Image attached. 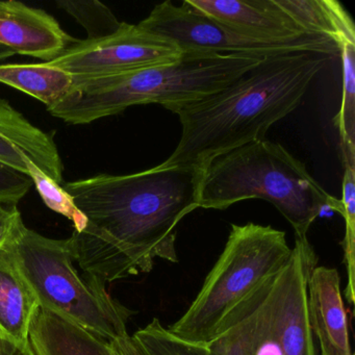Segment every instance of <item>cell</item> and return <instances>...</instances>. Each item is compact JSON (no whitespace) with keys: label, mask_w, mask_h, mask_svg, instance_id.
Segmentation results:
<instances>
[{"label":"cell","mask_w":355,"mask_h":355,"mask_svg":"<svg viewBox=\"0 0 355 355\" xmlns=\"http://www.w3.org/2000/svg\"><path fill=\"white\" fill-rule=\"evenodd\" d=\"M0 355H36L32 344L22 345L11 338L0 336Z\"/></svg>","instance_id":"obj_25"},{"label":"cell","mask_w":355,"mask_h":355,"mask_svg":"<svg viewBox=\"0 0 355 355\" xmlns=\"http://www.w3.org/2000/svg\"><path fill=\"white\" fill-rule=\"evenodd\" d=\"M138 26L170 41L182 51L248 55L259 59L299 51L332 58L340 55L338 45L326 37L313 35L294 40L257 38L216 21L184 1L182 6L171 1L155 6Z\"/></svg>","instance_id":"obj_8"},{"label":"cell","mask_w":355,"mask_h":355,"mask_svg":"<svg viewBox=\"0 0 355 355\" xmlns=\"http://www.w3.org/2000/svg\"><path fill=\"white\" fill-rule=\"evenodd\" d=\"M263 59L184 51L178 61L113 76H74L73 86L47 109L66 123L80 125L122 113L132 105L164 107L217 92Z\"/></svg>","instance_id":"obj_3"},{"label":"cell","mask_w":355,"mask_h":355,"mask_svg":"<svg viewBox=\"0 0 355 355\" xmlns=\"http://www.w3.org/2000/svg\"><path fill=\"white\" fill-rule=\"evenodd\" d=\"M286 232L272 226L232 224L219 259L186 313L168 329L207 345L230 315L290 259Z\"/></svg>","instance_id":"obj_7"},{"label":"cell","mask_w":355,"mask_h":355,"mask_svg":"<svg viewBox=\"0 0 355 355\" xmlns=\"http://www.w3.org/2000/svg\"><path fill=\"white\" fill-rule=\"evenodd\" d=\"M33 184L28 174L0 162V202L18 205Z\"/></svg>","instance_id":"obj_22"},{"label":"cell","mask_w":355,"mask_h":355,"mask_svg":"<svg viewBox=\"0 0 355 355\" xmlns=\"http://www.w3.org/2000/svg\"><path fill=\"white\" fill-rule=\"evenodd\" d=\"M307 313L321 355H353L336 268L315 266L307 282Z\"/></svg>","instance_id":"obj_12"},{"label":"cell","mask_w":355,"mask_h":355,"mask_svg":"<svg viewBox=\"0 0 355 355\" xmlns=\"http://www.w3.org/2000/svg\"><path fill=\"white\" fill-rule=\"evenodd\" d=\"M76 41L43 10L15 0L0 1V46L14 55H31L49 63Z\"/></svg>","instance_id":"obj_10"},{"label":"cell","mask_w":355,"mask_h":355,"mask_svg":"<svg viewBox=\"0 0 355 355\" xmlns=\"http://www.w3.org/2000/svg\"><path fill=\"white\" fill-rule=\"evenodd\" d=\"M12 55H14V53L11 51L5 49V47L0 46V61L8 59V58L12 57Z\"/></svg>","instance_id":"obj_26"},{"label":"cell","mask_w":355,"mask_h":355,"mask_svg":"<svg viewBox=\"0 0 355 355\" xmlns=\"http://www.w3.org/2000/svg\"><path fill=\"white\" fill-rule=\"evenodd\" d=\"M26 172L32 178L41 198L45 205L55 213L68 218L73 223L76 232H82L87 226V218L78 209L73 198L65 189L51 180L38 166L30 159H26Z\"/></svg>","instance_id":"obj_20"},{"label":"cell","mask_w":355,"mask_h":355,"mask_svg":"<svg viewBox=\"0 0 355 355\" xmlns=\"http://www.w3.org/2000/svg\"><path fill=\"white\" fill-rule=\"evenodd\" d=\"M343 66V93L340 109L334 123L340 139L345 167L355 168V39L340 43Z\"/></svg>","instance_id":"obj_17"},{"label":"cell","mask_w":355,"mask_h":355,"mask_svg":"<svg viewBox=\"0 0 355 355\" xmlns=\"http://www.w3.org/2000/svg\"><path fill=\"white\" fill-rule=\"evenodd\" d=\"M276 3L307 34L326 37L338 46L355 39L354 24L336 0H276Z\"/></svg>","instance_id":"obj_15"},{"label":"cell","mask_w":355,"mask_h":355,"mask_svg":"<svg viewBox=\"0 0 355 355\" xmlns=\"http://www.w3.org/2000/svg\"><path fill=\"white\" fill-rule=\"evenodd\" d=\"M342 209L340 214L345 220L344 240L340 242L344 251L347 270V286L343 291L349 304H354L355 295V168L345 167L343 176Z\"/></svg>","instance_id":"obj_19"},{"label":"cell","mask_w":355,"mask_h":355,"mask_svg":"<svg viewBox=\"0 0 355 355\" xmlns=\"http://www.w3.org/2000/svg\"><path fill=\"white\" fill-rule=\"evenodd\" d=\"M110 355H143L130 334L110 343Z\"/></svg>","instance_id":"obj_24"},{"label":"cell","mask_w":355,"mask_h":355,"mask_svg":"<svg viewBox=\"0 0 355 355\" xmlns=\"http://www.w3.org/2000/svg\"><path fill=\"white\" fill-rule=\"evenodd\" d=\"M22 221L21 214L16 203L0 202V249L11 241Z\"/></svg>","instance_id":"obj_23"},{"label":"cell","mask_w":355,"mask_h":355,"mask_svg":"<svg viewBox=\"0 0 355 355\" xmlns=\"http://www.w3.org/2000/svg\"><path fill=\"white\" fill-rule=\"evenodd\" d=\"M10 243L16 266L41 309L109 343L128 334V320L136 311L113 298L105 284L78 273L71 238H47L22 221Z\"/></svg>","instance_id":"obj_6"},{"label":"cell","mask_w":355,"mask_h":355,"mask_svg":"<svg viewBox=\"0 0 355 355\" xmlns=\"http://www.w3.org/2000/svg\"><path fill=\"white\" fill-rule=\"evenodd\" d=\"M26 159L58 184L63 182V164L53 139L0 98V162L28 174Z\"/></svg>","instance_id":"obj_13"},{"label":"cell","mask_w":355,"mask_h":355,"mask_svg":"<svg viewBox=\"0 0 355 355\" xmlns=\"http://www.w3.org/2000/svg\"><path fill=\"white\" fill-rule=\"evenodd\" d=\"M74 76L69 72L42 64L0 65V83L31 95L46 105H57L73 86Z\"/></svg>","instance_id":"obj_16"},{"label":"cell","mask_w":355,"mask_h":355,"mask_svg":"<svg viewBox=\"0 0 355 355\" xmlns=\"http://www.w3.org/2000/svg\"><path fill=\"white\" fill-rule=\"evenodd\" d=\"M39 309L38 299L20 274L9 242L0 249V331L14 342L31 344V327Z\"/></svg>","instance_id":"obj_14"},{"label":"cell","mask_w":355,"mask_h":355,"mask_svg":"<svg viewBox=\"0 0 355 355\" xmlns=\"http://www.w3.org/2000/svg\"><path fill=\"white\" fill-rule=\"evenodd\" d=\"M318 257L295 239L286 265L266 280L207 345L211 355H318L307 313V282Z\"/></svg>","instance_id":"obj_5"},{"label":"cell","mask_w":355,"mask_h":355,"mask_svg":"<svg viewBox=\"0 0 355 355\" xmlns=\"http://www.w3.org/2000/svg\"><path fill=\"white\" fill-rule=\"evenodd\" d=\"M132 338L143 355H211L207 345L178 338L157 318L137 330Z\"/></svg>","instance_id":"obj_18"},{"label":"cell","mask_w":355,"mask_h":355,"mask_svg":"<svg viewBox=\"0 0 355 355\" xmlns=\"http://www.w3.org/2000/svg\"><path fill=\"white\" fill-rule=\"evenodd\" d=\"M0 336H3V334H1V331H0Z\"/></svg>","instance_id":"obj_27"},{"label":"cell","mask_w":355,"mask_h":355,"mask_svg":"<svg viewBox=\"0 0 355 355\" xmlns=\"http://www.w3.org/2000/svg\"><path fill=\"white\" fill-rule=\"evenodd\" d=\"M184 51L175 44L122 22L115 34L96 40H78L49 65L73 76H113L173 63Z\"/></svg>","instance_id":"obj_9"},{"label":"cell","mask_w":355,"mask_h":355,"mask_svg":"<svg viewBox=\"0 0 355 355\" xmlns=\"http://www.w3.org/2000/svg\"><path fill=\"white\" fill-rule=\"evenodd\" d=\"M57 5L71 15L88 34L89 40L105 38L115 34L121 28L122 22L116 18L113 12L96 0H61Z\"/></svg>","instance_id":"obj_21"},{"label":"cell","mask_w":355,"mask_h":355,"mask_svg":"<svg viewBox=\"0 0 355 355\" xmlns=\"http://www.w3.org/2000/svg\"><path fill=\"white\" fill-rule=\"evenodd\" d=\"M202 175L201 168L161 164L67 182L63 188L88 221L71 236L76 263L103 284L148 273L155 259L178 263L176 227L199 209Z\"/></svg>","instance_id":"obj_1"},{"label":"cell","mask_w":355,"mask_h":355,"mask_svg":"<svg viewBox=\"0 0 355 355\" xmlns=\"http://www.w3.org/2000/svg\"><path fill=\"white\" fill-rule=\"evenodd\" d=\"M184 3L228 28L257 38L294 40L313 36L305 33L276 0H184Z\"/></svg>","instance_id":"obj_11"},{"label":"cell","mask_w":355,"mask_h":355,"mask_svg":"<svg viewBox=\"0 0 355 355\" xmlns=\"http://www.w3.org/2000/svg\"><path fill=\"white\" fill-rule=\"evenodd\" d=\"M249 199L272 203L292 225L295 239L307 238L325 207L338 213L342 209L304 164L266 138L219 155L203 169L199 209H226Z\"/></svg>","instance_id":"obj_4"},{"label":"cell","mask_w":355,"mask_h":355,"mask_svg":"<svg viewBox=\"0 0 355 355\" xmlns=\"http://www.w3.org/2000/svg\"><path fill=\"white\" fill-rule=\"evenodd\" d=\"M331 59L306 51L265 58L217 92L167 105L180 118L182 137L162 164L205 169L215 157L265 139L272 125L300 105Z\"/></svg>","instance_id":"obj_2"}]
</instances>
